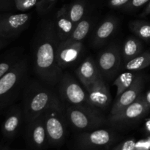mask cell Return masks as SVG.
Here are the masks:
<instances>
[{"mask_svg":"<svg viewBox=\"0 0 150 150\" xmlns=\"http://www.w3.org/2000/svg\"><path fill=\"white\" fill-rule=\"evenodd\" d=\"M59 42L54 22H44L35 38L33 64L38 77L49 86H56L59 83L64 73L57 60Z\"/></svg>","mask_w":150,"mask_h":150,"instance_id":"1","label":"cell"},{"mask_svg":"<svg viewBox=\"0 0 150 150\" xmlns=\"http://www.w3.org/2000/svg\"><path fill=\"white\" fill-rule=\"evenodd\" d=\"M29 63L27 58L18 60L0 79V113L16 100L28 82Z\"/></svg>","mask_w":150,"mask_h":150,"instance_id":"2","label":"cell"},{"mask_svg":"<svg viewBox=\"0 0 150 150\" xmlns=\"http://www.w3.org/2000/svg\"><path fill=\"white\" fill-rule=\"evenodd\" d=\"M56 94L38 82H27L23 90V118L27 123L42 115Z\"/></svg>","mask_w":150,"mask_h":150,"instance_id":"3","label":"cell"},{"mask_svg":"<svg viewBox=\"0 0 150 150\" xmlns=\"http://www.w3.org/2000/svg\"><path fill=\"white\" fill-rule=\"evenodd\" d=\"M48 138L53 142L64 139L67 120L64 103L56 95L48 108L42 114Z\"/></svg>","mask_w":150,"mask_h":150,"instance_id":"4","label":"cell"},{"mask_svg":"<svg viewBox=\"0 0 150 150\" xmlns=\"http://www.w3.org/2000/svg\"><path fill=\"white\" fill-rule=\"evenodd\" d=\"M68 122L79 130L95 128L105 123V119L95 108L86 105L66 107Z\"/></svg>","mask_w":150,"mask_h":150,"instance_id":"5","label":"cell"},{"mask_svg":"<svg viewBox=\"0 0 150 150\" xmlns=\"http://www.w3.org/2000/svg\"><path fill=\"white\" fill-rule=\"evenodd\" d=\"M59 99L70 105H90L88 103L87 92L83 90L77 81L69 73H63L59 82Z\"/></svg>","mask_w":150,"mask_h":150,"instance_id":"6","label":"cell"},{"mask_svg":"<svg viewBox=\"0 0 150 150\" xmlns=\"http://www.w3.org/2000/svg\"><path fill=\"white\" fill-rule=\"evenodd\" d=\"M29 13L0 15V38L10 40L18 36L29 23Z\"/></svg>","mask_w":150,"mask_h":150,"instance_id":"7","label":"cell"},{"mask_svg":"<svg viewBox=\"0 0 150 150\" xmlns=\"http://www.w3.org/2000/svg\"><path fill=\"white\" fill-rule=\"evenodd\" d=\"M121 54L117 45L108 47L99 54L97 64L103 78L111 79L117 74L121 64Z\"/></svg>","mask_w":150,"mask_h":150,"instance_id":"8","label":"cell"},{"mask_svg":"<svg viewBox=\"0 0 150 150\" xmlns=\"http://www.w3.org/2000/svg\"><path fill=\"white\" fill-rule=\"evenodd\" d=\"M150 105L146 103L144 97L141 95L135 102L129 105L117 114L110 115L111 122L122 123L140 119L149 111Z\"/></svg>","mask_w":150,"mask_h":150,"instance_id":"9","label":"cell"},{"mask_svg":"<svg viewBox=\"0 0 150 150\" xmlns=\"http://www.w3.org/2000/svg\"><path fill=\"white\" fill-rule=\"evenodd\" d=\"M88 103L91 107L105 108L111 102V95L103 78L100 77L86 89Z\"/></svg>","mask_w":150,"mask_h":150,"instance_id":"10","label":"cell"},{"mask_svg":"<svg viewBox=\"0 0 150 150\" xmlns=\"http://www.w3.org/2000/svg\"><path fill=\"white\" fill-rule=\"evenodd\" d=\"M83 51L82 42H59L57 52V60L62 70L69 67L77 62Z\"/></svg>","mask_w":150,"mask_h":150,"instance_id":"11","label":"cell"},{"mask_svg":"<svg viewBox=\"0 0 150 150\" xmlns=\"http://www.w3.org/2000/svg\"><path fill=\"white\" fill-rule=\"evenodd\" d=\"M142 89H143V79L142 76H137L133 84L128 89H126L123 93H122L118 98H116L115 102L111 110L110 115L117 114L135 102L141 96Z\"/></svg>","mask_w":150,"mask_h":150,"instance_id":"12","label":"cell"},{"mask_svg":"<svg viewBox=\"0 0 150 150\" xmlns=\"http://www.w3.org/2000/svg\"><path fill=\"white\" fill-rule=\"evenodd\" d=\"M76 76L86 89L99 78L103 77L97 62L92 57H86L76 69Z\"/></svg>","mask_w":150,"mask_h":150,"instance_id":"13","label":"cell"},{"mask_svg":"<svg viewBox=\"0 0 150 150\" xmlns=\"http://www.w3.org/2000/svg\"><path fill=\"white\" fill-rule=\"evenodd\" d=\"M67 7V4L62 6L57 12L54 18V29L60 42L67 40L76 27V24L73 23L68 16Z\"/></svg>","mask_w":150,"mask_h":150,"instance_id":"14","label":"cell"},{"mask_svg":"<svg viewBox=\"0 0 150 150\" xmlns=\"http://www.w3.org/2000/svg\"><path fill=\"white\" fill-rule=\"evenodd\" d=\"M23 118V111L18 107L11 108L6 115L5 120L1 125V131L4 136L12 138L18 132Z\"/></svg>","mask_w":150,"mask_h":150,"instance_id":"15","label":"cell"},{"mask_svg":"<svg viewBox=\"0 0 150 150\" xmlns=\"http://www.w3.org/2000/svg\"><path fill=\"white\" fill-rule=\"evenodd\" d=\"M117 27V21L112 17L105 19L98 27L93 39V45L100 47L103 45L114 33Z\"/></svg>","mask_w":150,"mask_h":150,"instance_id":"16","label":"cell"},{"mask_svg":"<svg viewBox=\"0 0 150 150\" xmlns=\"http://www.w3.org/2000/svg\"><path fill=\"white\" fill-rule=\"evenodd\" d=\"M28 131L31 139L37 146L44 144L45 139L48 137L42 114L31 122L28 123Z\"/></svg>","mask_w":150,"mask_h":150,"instance_id":"17","label":"cell"},{"mask_svg":"<svg viewBox=\"0 0 150 150\" xmlns=\"http://www.w3.org/2000/svg\"><path fill=\"white\" fill-rule=\"evenodd\" d=\"M143 45L137 38L130 37L124 42L122 48V56L125 63H127L142 53Z\"/></svg>","mask_w":150,"mask_h":150,"instance_id":"18","label":"cell"},{"mask_svg":"<svg viewBox=\"0 0 150 150\" xmlns=\"http://www.w3.org/2000/svg\"><path fill=\"white\" fill-rule=\"evenodd\" d=\"M111 138V133L108 130L100 129L85 135L83 139L86 144H90L95 146H105L110 143Z\"/></svg>","mask_w":150,"mask_h":150,"instance_id":"19","label":"cell"},{"mask_svg":"<svg viewBox=\"0 0 150 150\" xmlns=\"http://www.w3.org/2000/svg\"><path fill=\"white\" fill-rule=\"evenodd\" d=\"M90 29V22L87 19H82L76 25L71 35H70L66 42H82L83 40L87 36Z\"/></svg>","mask_w":150,"mask_h":150,"instance_id":"20","label":"cell"},{"mask_svg":"<svg viewBox=\"0 0 150 150\" xmlns=\"http://www.w3.org/2000/svg\"><path fill=\"white\" fill-rule=\"evenodd\" d=\"M150 65V52L145 51L125 63V68L127 70H140Z\"/></svg>","mask_w":150,"mask_h":150,"instance_id":"21","label":"cell"},{"mask_svg":"<svg viewBox=\"0 0 150 150\" xmlns=\"http://www.w3.org/2000/svg\"><path fill=\"white\" fill-rule=\"evenodd\" d=\"M136 76L133 73L127 72V73H122L117 79L114 81V84L117 86V95L116 98H118L122 93L125 92L126 89H128L136 79Z\"/></svg>","mask_w":150,"mask_h":150,"instance_id":"22","label":"cell"},{"mask_svg":"<svg viewBox=\"0 0 150 150\" xmlns=\"http://www.w3.org/2000/svg\"><path fill=\"white\" fill-rule=\"evenodd\" d=\"M84 13L85 4L81 0L74 1L67 7V13L69 17L73 23L76 25L83 19Z\"/></svg>","mask_w":150,"mask_h":150,"instance_id":"23","label":"cell"},{"mask_svg":"<svg viewBox=\"0 0 150 150\" xmlns=\"http://www.w3.org/2000/svg\"><path fill=\"white\" fill-rule=\"evenodd\" d=\"M130 29L144 40H150V23L144 21H133L129 24Z\"/></svg>","mask_w":150,"mask_h":150,"instance_id":"24","label":"cell"},{"mask_svg":"<svg viewBox=\"0 0 150 150\" xmlns=\"http://www.w3.org/2000/svg\"><path fill=\"white\" fill-rule=\"evenodd\" d=\"M38 0H13V4L18 11L25 12L36 6Z\"/></svg>","mask_w":150,"mask_h":150,"instance_id":"25","label":"cell"},{"mask_svg":"<svg viewBox=\"0 0 150 150\" xmlns=\"http://www.w3.org/2000/svg\"><path fill=\"white\" fill-rule=\"evenodd\" d=\"M18 60L16 57H10L0 62V79L13 67Z\"/></svg>","mask_w":150,"mask_h":150,"instance_id":"26","label":"cell"},{"mask_svg":"<svg viewBox=\"0 0 150 150\" xmlns=\"http://www.w3.org/2000/svg\"><path fill=\"white\" fill-rule=\"evenodd\" d=\"M57 0H40L36 4V10L40 15H44L50 11Z\"/></svg>","mask_w":150,"mask_h":150,"instance_id":"27","label":"cell"},{"mask_svg":"<svg viewBox=\"0 0 150 150\" xmlns=\"http://www.w3.org/2000/svg\"><path fill=\"white\" fill-rule=\"evenodd\" d=\"M149 1L150 0H130L127 4L123 6L122 8L125 11H134V10L140 8L144 4L149 3Z\"/></svg>","mask_w":150,"mask_h":150,"instance_id":"28","label":"cell"},{"mask_svg":"<svg viewBox=\"0 0 150 150\" xmlns=\"http://www.w3.org/2000/svg\"><path fill=\"white\" fill-rule=\"evenodd\" d=\"M130 0H109L108 5L111 7L117 8V7H122L130 1Z\"/></svg>","mask_w":150,"mask_h":150,"instance_id":"29","label":"cell"},{"mask_svg":"<svg viewBox=\"0 0 150 150\" xmlns=\"http://www.w3.org/2000/svg\"><path fill=\"white\" fill-rule=\"evenodd\" d=\"M13 4V0H0V12L8 10Z\"/></svg>","mask_w":150,"mask_h":150,"instance_id":"30","label":"cell"},{"mask_svg":"<svg viewBox=\"0 0 150 150\" xmlns=\"http://www.w3.org/2000/svg\"><path fill=\"white\" fill-rule=\"evenodd\" d=\"M135 142L133 141H127L120 146V150H134Z\"/></svg>","mask_w":150,"mask_h":150,"instance_id":"31","label":"cell"},{"mask_svg":"<svg viewBox=\"0 0 150 150\" xmlns=\"http://www.w3.org/2000/svg\"><path fill=\"white\" fill-rule=\"evenodd\" d=\"M9 43H10V40H9L0 38V50H1V48H4L5 46H7Z\"/></svg>","mask_w":150,"mask_h":150,"instance_id":"32","label":"cell"},{"mask_svg":"<svg viewBox=\"0 0 150 150\" xmlns=\"http://www.w3.org/2000/svg\"><path fill=\"white\" fill-rule=\"evenodd\" d=\"M149 14H150V1L148 3L146 7H145V9L144 10V11L142 12V13L141 14V16H146Z\"/></svg>","mask_w":150,"mask_h":150,"instance_id":"33","label":"cell"},{"mask_svg":"<svg viewBox=\"0 0 150 150\" xmlns=\"http://www.w3.org/2000/svg\"><path fill=\"white\" fill-rule=\"evenodd\" d=\"M144 98H145V100H146V103H147L150 105V90L148 91L147 93L145 95Z\"/></svg>","mask_w":150,"mask_h":150,"instance_id":"34","label":"cell"},{"mask_svg":"<svg viewBox=\"0 0 150 150\" xmlns=\"http://www.w3.org/2000/svg\"><path fill=\"white\" fill-rule=\"evenodd\" d=\"M0 150H7L6 147H0Z\"/></svg>","mask_w":150,"mask_h":150,"instance_id":"35","label":"cell"}]
</instances>
